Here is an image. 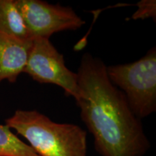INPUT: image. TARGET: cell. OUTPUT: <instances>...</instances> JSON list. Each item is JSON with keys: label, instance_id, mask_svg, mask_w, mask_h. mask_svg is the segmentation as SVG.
<instances>
[{"label": "cell", "instance_id": "1", "mask_svg": "<svg viewBox=\"0 0 156 156\" xmlns=\"http://www.w3.org/2000/svg\"><path fill=\"white\" fill-rule=\"evenodd\" d=\"M81 119L101 156H143L151 147L141 120L129 106L125 95L109 80L101 58L86 53L78 68Z\"/></svg>", "mask_w": 156, "mask_h": 156}, {"label": "cell", "instance_id": "2", "mask_svg": "<svg viewBox=\"0 0 156 156\" xmlns=\"http://www.w3.org/2000/svg\"><path fill=\"white\" fill-rule=\"evenodd\" d=\"M5 125L28 142L40 156H86L87 132L74 124L56 123L38 111L17 110Z\"/></svg>", "mask_w": 156, "mask_h": 156}, {"label": "cell", "instance_id": "3", "mask_svg": "<svg viewBox=\"0 0 156 156\" xmlns=\"http://www.w3.org/2000/svg\"><path fill=\"white\" fill-rule=\"evenodd\" d=\"M109 80L125 95L132 113L140 119L156 111V48L137 61L106 67Z\"/></svg>", "mask_w": 156, "mask_h": 156}, {"label": "cell", "instance_id": "4", "mask_svg": "<svg viewBox=\"0 0 156 156\" xmlns=\"http://www.w3.org/2000/svg\"><path fill=\"white\" fill-rule=\"evenodd\" d=\"M33 80L41 84L58 85L67 96L77 100L79 87L77 73L68 69L64 56L58 51L49 39L36 38L24 70Z\"/></svg>", "mask_w": 156, "mask_h": 156}, {"label": "cell", "instance_id": "5", "mask_svg": "<svg viewBox=\"0 0 156 156\" xmlns=\"http://www.w3.org/2000/svg\"><path fill=\"white\" fill-rule=\"evenodd\" d=\"M32 39H49L64 30H76L85 22L69 7L41 0H15Z\"/></svg>", "mask_w": 156, "mask_h": 156}, {"label": "cell", "instance_id": "6", "mask_svg": "<svg viewBox=\"0 0 156 156\" xmlns=\"http://www.w3.org/2000/svg\"><path fill=\"white\" fill-rule=\"evenodd\" d=\"M33 39H20L0 31V83H15L28 62Z\"/></svg>", "mask_w": 156, "mask_h": 156}, {"label": "cell", "instance_id": "7", "mask_svg": "<svg viewBox=\"0 0 156 156\" xmlns=\"http://www.w3.org/2000/svg\"><path fill=\"white\" fill-rule=\"evenodd\" d=\"M0 31L20 39H32L15 0H0Z\"/></svg>", "mask_w": 156, "mask_h": 156}, {"label": "cell", "instance_id": "8", "mask_svg": "<svg viewBox=\"0 0 156 156\" xmlns=\"http://www.w3.org/2000/svg\"><path fill=\"white\" fill-rule=\"evenodd\" d=\"M0 156H40L7 125L0 124Z\"/></svg>", "mask_w": 156, "mask_h": 156}, {"label": "cell", "instance_id": "9", "mask_svg": "<svg viewBox=\"0 0 156 156\" xmlns=\"http://www.w3.org/2000/svg\"><path fill=\"white\" fill-rule=\"evenodd\" d=\"M137 9L132 15L133 20H145L151 17L156 20V2L155 0H142L136 4Z\"/></svg>", "mask_w": 156, "mask_h": 156}]
</instances>
